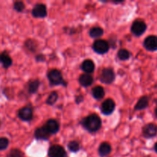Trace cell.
I'll list each match as a JSON object with an SVG mask.
<instances>
[{
	"mask_svg": "<svg viewBox=\"0 0 157 157\" xmlns=\"http://www.w3.org/2000/svg\"><path fill=\"white\" fill-rule=\"evenodd\" d=\"M39 85L40 82L38 80H34V81H30L28 85V90L30 94H35L38 90Z\"/></svg>",
	"mask_w": 157,
	"mask_h": 157,
	"instance_id": "obj_20",
	"label": "cell"
},
{
	"mask_svg": "<svg viewBox=\"0 0 157 157\" xmlns=\"http://www.w3.org/2000/svg\"><path fill=\"white\" fill-rule=\"evenodd\" d=\"M82 124L88 131L96 132L101 128V120L97 114H91L83 120Z\"/></svg>",
	"mask_w": 157,
	"mask_h": 157,
	"instance_id": "obj_1",
	"label": "cell"
},
{
	"mask_svg": "<svg viewBox=\"0 0 157 157\" xmlns=\"http://www.w3.org/2000/svg\"><path fill=\"white\" fill-rule=\"evenodd\" d=\"M14 9L17 12H22L25 9V4L21 1L15 2L14 3Z\"/></svg>",
	"mask_w": 157,
	"mask_h": 157,
	"instance_id": "obj_27",
	"label": "cell"
},
{
	"mask_svg": "<svg viewBox=\"0 0 157 157\" xmlns=\"http://www.w3.org/2000/svg\"><path fill=\"white\" fill-rule=\"evenodd\" d=\"M81 68L86 74H90L94 71L95 66L91 60H85L81 64Z\"/></svg>",
	"mask_w": 157,
	"mask_h": 157,
	"instance_id": "obj_16",
	"label": "cell"
},
{
	"mask_svg": "<svg viewBox=\"0 0 157 157\" xmlns=\"http://www.w3.org/2000/svg\"><path fill=\"white\" fill-rule=\"evenodd\" d=\"M115 79V75L110 68H104L101 75V81L104 84H110Z\"/></svg>",
	"mask_w": 157,
	"mask_h": 157,
	"instance_id": "obj_6",
	"label": "cell"
},
{
	"mask_svg": "<svg viewBox=\"0 0 157 157\" xmlns=\"http://www.w3.org/2000/svg\"><path fill=\"white\" fill-rule=\"evenodd\" d=\"M0 64L4 68H9L12 64V60L9 54L6 52H2L0 54Z\"/></svg>",
	"mask_w": 157,
	"mask_h": 157,
	"instance_id": "obj_13",
	"label": "cell"
},
{
	"mask_svg": "<svg viewBox=\"0 0 157 157\" xmlns=\"http://www.w3.org/2000/svg\"><path fill=\"white\" fill-rule=\"evenodd\" d=\"M0 127H1V121H0Z\"/></svg>",
	"mask_w": 157,
	"mask_h": 157,
	"instance_id": "obj_30",
	"label": "cell"
},
{
	"mask_svg": "<svg viewBox=\"0 0 157 157\" xmlns=\"http://www.w3.org/2000/svg\"><path fill=\"white\" fill-rule=\"evenodd\" d=\"M156 117H157V107H156Z\"/></svg>",
	"mask_w": 157,
	"mask_h": 157,
	"instance_id": "obj_29",
	"label": "cell"
},
{
	"mask_svg": "<svg viewBox=\"0 0 157 157\" xmlns=\"http://www.w3.org/2000/svg\"><path fill=\"white\" fill-rule=\"evenodd\" d=\"M79 83L83 87H89L93 83V77L90 74H84V75L80 76Z\"/></svg>",
	"mask_w": 157,
	"mask_h": 157,
	"instance_id": "obj_15",
	"label": "cell"
},
{
	"mask_svg": "<svg viewBox=\"0 0 157 157\" xmlns=\"http://www.w3.org/2000/svg\"><path fill=\"white\" fill-rule=\"evenodd\" d=\"M48 80L51 84L52 85H59V84H64L62 75H61V71H59L58 70H56V69L52 70L48 74Z\"/></svg>",
	"mask_w": 157,
	"mask_h": 157,
	"instance_id": "obj_2",
	"label": "cell"
},
{
	"mask_svg": "<svg viewBox=\"0 0 157 157\" xmlns=\"http://www.w3.org/2000/svg\"><path fill=\"white\" fill-rule=\"evenodd\" d=\"M44 127L50 134H54V133H58V130H59L60 126L58 121L54 119H51L46 122L45 125Z\"/></svg>",
	"mask_w": 157,
	"mask_h": 157,
	"instance_id": "obj_11",
	"label": "cell"
},
{
	"mask_svg": "<svg viewBox=\"0 0 157 157\" xmlns=\"http://www.w3.org/2000/svg\"><path fill=\"white\" fill-rule=\"evenodd\" d=\"M49 157H67L65 150L59 145H54L48 150Z\"/></svg>",
	"mask_w": 157,
	"mask_h": 157,
	"instance_id": "obj_5",
	"label": "cell"
},
{
	"mask_svg": "<svg viewBox=\"0 0 157 157\" xmlns=\"http://www.w3.org/2000/svg\"><path fill=\"white\" fill-rule=\"evenodd\" d=\"M51 134L48 132V130L44 128V127L38 128L35 132V137L37 140H47L50 137Z\"/></svg>",
	"mask_w": 157,
	"mask_h": 157,
	"instance_id": "obj_14",
	"label": "cell"
},
{
	"mask_svg": "<svg viewBox=\"0 0 157 157\" xmlns=\"http://www.w3.org/2000/svg\"><path fill=\"white\" fill-rule=\"evenodd\" d=\"M32 15L35 18H44L47 15V9L44 4H38L32 9Z\"/></svg>",
	"mask_w": 157,
	"mask_h": 157,
	"instance_id": "obj_9",
	"label": "cell"
},
{
	"mask_svg": "<svg viewBox=\"0 0 157 157\" xmlns=\"http://www.w3.org/2000/svg\"><path fill=\"white\" fill-rule=\"evenodd\" d=\"M104 34V30L100 27H94L90 29V35L92 38H99Z\"/></svg>",
	"mask_w": 157,
	"mask_h": 157,
	"instance_id": "obj_21",
	"label": "cell"
},
{
	"mask_svg": "<svg viewBox=\"0 0 157 157\" xmlns=\"http://www.w3.org/2000/svg\"><path fill=\"white\" fill-rule=\"evenodd\" d=\"M58 98V94H57V92L52 91V93L50 94V95L48 96V98L46 103H47V104H48V105H53V104L57 101Z\"/></svg>",
	"mask_w": 157,
	"mask_h": 157,
	"instance_id": "obj_23",
	"label": "cell"
},
{
	"mask_svg": "<svg viewBox=\"0 0 157 157\" xmlns=\"http://www.w3.org/2000/svg\"><path fill=\"white\" fill-rule=\"evenodd\" d=\"M67 147H68L70 151L75 153V152H78L80 150V144L77 141H71L67 144Z\"/></svg>",
	"mask_w": 157,
	"mask_h": 157,
	"instance_id": "obj_24",
	"label": "cell"
},
{
	"mask_svg": "<svg viewBox=\"0 0 157 157\" xmlns=\"http://www.w3.org/2000/svg\"><path fill=\"white\" fill-rule=\"evenodd\" d=\"M92 95L94 98L97 100H101L105 95V92H104V88L101 86H97V87H94L92 90Z\"/></svg>",
	"mask_w": 157,
	"mask_h": 157,
	"instance_id": "obj_18",
	"label": "cell"
},
{
	"mask_svg": "<svg viewBox=\"0 0 157 157\" xmlns=\"http://www.w3.org/2000/svg\"><path fill=\"white\" fill-rule=\"evenodd\" d=\"M155 150H156V152L157 153V143L156 144V145H155Z\"/></svg>",
	"mask_w": 157,
	"mask_h": 157,
	"instance_id": "obj_28",
	"label": "cell"
},
{
	"mask_svg": "<svg viewBox=\"0 0 157 157\" xmlns=\"http://www.w3.org/2000/svg\"><path fill=\"white\" fill-rule=\"evenodd\" d=\"M115 109V103L112 99H107L104 101L101 106V111L104 114L110 115Z\"/></svg>",
	"mask_w": 157,
	"mask_h": 157,
	"instance_id": "obj_7",
	"label": "cell"
},
{
	"mask_svg": "<svg viewBox=\"0 0 157 157\" xmlns=\"http://www.w3.org/2000/svg\"><path fill=\"white\" fill-rule=\"evenodd\" d=\"M18 117L24 121H29L32 119V110L29 107H24L18 110Z\"/></svg>",
	"mask_w": 157,
	"mask_h": 157,
	"instance_id": "obj_8",
	"label": "cell"
},
{
	"mask_svg": "<svg viewBox=\"0 0 157 157\" xmlns=\"http://www.w3.org/2000/svg\"><path fill=\"white\" fill-rule=\"evenodd\" d=\"M9 141L6 137H0V150H4L9 147Z\"/></svg>",
	"mask_w": 157,
	"mask_h": 157,
	"instance_id": "obj_26",
	"label": "cell"
},
{
	"mask_svg": "<svg viewBox=\"0 0 157 157\" xmlns=\"http://www.w3.org/2000/svg\"><path fill=\"white\" fill-rule=\"evenodd\" d=\"M6 157H24V154L21 150H18V149H13V150H10Z\"/></svg>",
	"mask_w": 157,
	"mask_h": 157,
	"instance_id": "obj_25",
	"label": "cell"
},
{
	"mask_svg": "<svg viewBox=\"0 0 157 157\" xmlns=\"http://www.w3.org/2000/svg\"><path fill=\"white\" fill-rule=\"evenodd\" d=\"M149 100L147 97H142L138 101L137 104L135 106V110H143L146 107H148Z\"/></svg>",
	"mask_w": 157,
	"mask_h": 157,
	"instance_id": "obj_19",
	"label": "cell"
},
{
	"mask_svg": "<svg viewBox=\"0 0 157 157\" xmlns=\"http://www.w3.org/2000/svg\"><path fill=\"white\" fill-rule=\"evenodd\" d=\"M98 152H99V154L101 156H106L110 154V152H111V147L107 143H103L100 146Z\"/></svg>",
	"mask_w": 157,
	"mask_h": 157,
	"instance_id": "obj_17",
	"label": "cell"
},
{
	"mask_svg": "<svg viewBox=\"0 0 157 157\" xmlns=\"http://www.w3.org/2000/svg\"><path fill=\"white\" fill-rule=\"evenodd\" d=\"M143 133L145 137L151 138L153 137L157 133V126L153 124H149L144 127Z\"/></svg>",
	"mask_w": 157,
	"mask_h": 157,
	"instance_id": "obj_12",
	"label": "cell"
},
{
	"mask_svg": "<svg viewBox=\"0 0 157 157\" xmlns=\"http://www.w3.org/2000/svg\"><path fill=\"white\" fill-rule=\"evenodd\" d=\"M93 48L95 52H97L98 54H101V55H103V54H105L108 52L109 44L105 40H97L94 43Z\"/></svg>",
	"mask_w": 157,
	"mask_h": 157,
	"instance_id": "obj_3",
	"label": "cell"
},
{
	"mask_svg": "<svg viewBox=\"0 0 157 157\" xmlns=\"http://www.w3.org/2000/svg\"><path fill=\"white\" fill-rule=\"evenodd\" d=\"M118 58H120L122 61H126L128 58H130V53L129 51L126 50V49H121V50L118 52Z\"/></svg>",
	"mask_w": 157,
	"mask_h": 157,
	"instance_id": "obj_22",
	"label": "cell"
},
{
	"mask_svg": "<svg viewBox=\"0 0 157 157\" xmlns=\"http://www.w3.org/2000/svg\"><path fill=\"white\" fill-rule=\"evenodd\" d=\"M144 47L149 51L157 50V36L150 35L144 41Z\"/></svg>",
	"mask_w": 157,
	"mask_h": 157,
	"instance_id": "obj_10",
	"label": "cell"
},
{
	"mask_svg": "<svg viewBox=\"0 0 157 157\" xmlns=\"http://www.w3.org/2000/svg\"><path fill=\"white\" fill-rule=\"evenodd\" d=\"M147 29V25L144 21H140V20H136L133 23L131 27V31L133 35L136 36L142 35L145 32Z\"/></svg>",
	"mask_w": 157,
	"mask_h": 157,
	"instance_id": "obj_4",
	"label": "cell"
}]
</instances>
